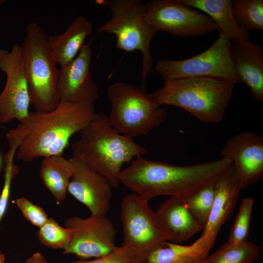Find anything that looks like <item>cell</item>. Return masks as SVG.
<instances>
[{
    "mask_svg": "<svg viewBox=\"0 0 263 263\" xmlns=\"http://www.w3.org/2000/svg\"><path fill=\"white\" fill-rule=\"evenodd\" d=\"M16 203L26 220L38 228L42 226L49 219L41 207L34 204L26 197L17 198Z\"/></svg>",
    "mask_w": 263,
    "mask_h": 263,
    "instance_id": "f1b7e54d",
    "label": "cell"
},
{
    "mask_svg": "<svg viewBox=\"0 0 263 263\" xmlns=\"http://www.w3.org/2000/svg\"><path fill=\"white\" fill-rule=\"evenodd\" d=\"M64 226L72 230L70 243L63 254H74L80 260L103 257L116 246L117 230L106 215L91 214L87 218L73 216L67 218Z\"/></svg>",
    "mask_w": 263,
    "mask_h": 263,
    "instance_id": "8fae6325",
    "label": "cell"
},
{
    "mask_svg": "<svg viewBox=\"0 0 263 263\" xmlns=\"http://www.w3.org/2000/svg\"><path fill=\"white\" fill-rule=\"evenodd\" d=\"M0 163H1V157H0Z\"/></svg>",
    "mask_w": 263,
    "mask_h": 263,
    "instance_id": "836d02e7",
    "label": "cell"
},
{
    "mask_svg": "<svg viewBox=\"0 0 263 263\" xmlns=\"http://www.w3.org/2000/svg\"><path fill=\"white\" fill-rule=\"evenodd\" d=\"M95 114L94 103L59 102L47 112H30L6 134L8 142H20L18 159L31 162L62 155L71 137L87 126Z\"/></svg>",
    "mask_w": 263,
    "mask_h": 263,
    "instance_id": "6da1fadb",
    "label": "cell"
},
{
    "mask_svg": "<svg viewBox=\"0 0 263 263\" xmlns=\"http://www.w3.org/2000/svg\"><path fill=\"white\" fill-rule=\"evenodd\" d=\"M92 57L90 44H84L74 59L60 67L57 81L59 102L94 103L98 98V87L90 71Z\"/></svg>",
    "mask_w": 263,
    "mask_h": 263,
    "instance_id": "5bb4252c",
    "label": "cell"
},
{
    "mask_svg": "<svg viewBox=\"0 0 263 263\" xmlns=\"http://www.w3.org/2000/svg\"><path fill=\"white\" fill-rule=\"evenodd\" d=\"M37 235L44 245L64 250L71 241L72 233L70 228L61 226L55 219L50 218L39 227Z\"/></svg>",
    "mask_w": 263,
    "mask_h": 263,
    "instance_id": "484cf974",
    "label": "cell"
},
{
    "mask_svg": "<svg viewBox=\"0 0 263 263\" xmlns=\"http://www.w3.org/2000/svg\"><path fill=\"white\" fill-rule=\"evenodd\" d=\"M149 24L179 37L200 36L219 30L208 16L181 3L179 0H151L145 4Z\"/></svg>",
    "mask_w": 263,
    "mask_h": 263,
    "instance_id": "30bf717a",
    "label": "cell"
},
{
    "mask_svg": "<svg viewBox=\"0 0 263 263\" xmlns=\"http://www.w3.org/2000/svg\"><path fill=\"white\" fill-rule=\"evenodd\" d=\"M219 32L217 39L199 54L182 60H159L155 70L164 82L187 77L214 78L234 84L241 82L231 61V42Z\"/></svg>",
    "mask_w": 263,
    "mask_h": 263,
    "instance_id": "ba28073f",
    "label": "cell"
},
{
    "mask_svg": "<svg viewBox=\"0 0 263 263\" xmlns=\"http://www.w3.org/2000/svg\"><path fill=\"white\" fill-rule=\"evenodd\" d=\"M182 198L187 209L203 230L207 225L213 203V183L182 196Z\"/></svg>",
    "mask_w": 263,
    "mask_h": 263,
    "instance_id": "cb8c5ba5",
    "label": "cell"
},
{
    "mask_svg": "<svg viewBox=\"0 0 263 263\" xmlns=\"http://www.w3.org/2000/svg\"><path fill=\"white\" fill-rule=\"evenodd\" d=\"M214 198L211 211L200 238L192 244L206 257L209 255L224 224L231 215L242 187L232 163L213 182Z\"/></svg>",
    "mask_w": 263,
    "mask_h": 263,
    "instance_id": "4fadbf2b",
    "label": "cell"
},
{
    "mask_svg": "<svg viewBox=\"0 0 263 263\" xmlns=\"http://www.w3.org/2000/svg\"><path fill=\"white\" fill-rule=\"evenodd\" d=\"M222 158L231 160L241 180L242 189L257 182L263 174V137L244 132L229 138L222 148Z\"/></svg>",
    "mask_w": 263,
    "mask_h": 263,
    "instance_id": "9a60e30c",
    "label": "cell"
},
{
    "mask_svg": "<svg viewBox=\"0 0 263 263\" xmlns=\"http://www.w3.org/2000/svg\"><path fill=\"white\" fill-rule=\"evenodd\" d=\"M107 97L111 107L110 123L126 136L146 135L168 115L166 109L157 104L150 94L132 84L115 82L109 86Z\"/></svg>",
    "mask_w": 263,
    "mask_h": 263,
    "instance_id": "8992f818",
    "label": "cell"
},
{
    "mask_svg": "<svg viewBox=\"0 0 263 263\" xmlns=\"http://www.w3.org/2000/svg\"><path fill=\"white\" fill-rule=\"evenodd\" d=\"M166 245L152 252L145 263H203L207 258L192 244L182 245L167 242Z\"/></svg>",
    "mask_w": 263,
    "mask_h": 263,
    "instance_id": "603a6c76",
    "label": "cell"
},
{
    "mask_svg": "<svg viewBox=\"0 0 263 263\" xmlns=\"http://www.w3.org/2000/svg\"><path fill=\"white\" fill-rule=\"evenodd\" d=\"M232 163L230 159L221 157L213 161L178 166L139 156L122 169L119 180L148 201L159 196H182L213 183Z\"/></svg>",
    "mask_w": 263,
    "mask_h": 263,
    "instance_id": "7a4b0ae2",
    "label": "cell"
},
{
    "mask_svg": "<svg viewBox=\"0 0 263 263\" xmlns=\"http://www.w3.org/2000/svg\"><path fill=\"white\" fill-rule=\"evenodd\" d=\"M5 257L4 255L1 253L0 250V263H5Z\"/></svg>",
    "mask_w": 263,
    "mask_h": 263,
    "instance_id": "1f68e13d",
    "label": "cell"
},
{
    "mask_svg": "<svg viewBox=\"0 0 263 263\" xmlns=\"http://www.w3.org/2000/svg\"><path fill=\"white\" fill-rule=\"evenodd\" d=\"M254 204V200L252 198H244L242 200L227 242L237 244L248 240Z\"/></svg>",
    "mask_w": 263,
    "mask_h": 263,
    "instance_id": "4316f807",
    "label": "cell"
},
{
    "mask_svg": "<svg viewBox=\"0 0 263 263\" xmlns=\"http://www.w3.org/2000/svg\"><path fill=\"white\" fill-rule=\"evenodd\" d=\"M148 202L133 192L125 195L121 202L122 246L140 263H145L152 252L167 245L157 226L155 212Z\"/></svg>",
    "mask_w": 263,
    "mask_h": 263,
    "instance_id": "9c48e42d",
    "label": "cell"
},
{
    "mask_svg": "<svg viewBox=\"0 0 263 263\" xmlns=\"http://www.w3.org/2000/svg\"><path fill=\"white\" fill-rule=\"evenodd\" d=\"M24 263H48V262L42 254L37 252L33 254Z\"/></svg>",
    "mask_w": 263,
    "mask_h": 263,
    "instance_id": "4dcf8cb0",
    "label": "cell"
},
{
    "mask_svg": "<svg viewBox=\"0 0 263 263\" xmlns=\"http://www.w3.org/2000/svg\"><path fill=\"white\" fill-rule=\"evenodd\" d=\"M184 4L203 11L216 23L219 31L231 42L249 40V32L242 28L235 20L231 0H179Z\"/></svg>",
    "mask_w": 263,
    "mask_h": 263,
    "instance_id": "ffe728a7",
    "label": "cell"
},
{
    "mask_svg": "<svg viewBox=\"0 0 263 263\" xmlns=\"http://www.w3.org/2000/svg\"><path fill=\"white\" fill-rule=\"evenodd\" d=\"M80 134L79 139L72 146L73 157L106 177L112 188L120 184L123 165L147 152L132 138L118 132L103 113H95Z\"/></svg>",
    "mask_w": 263,
    "mask_h": 263,
    "instance_id": "3957f363",
    "label": "cell"
},
{
    "mask_svg": "<svg viewBox=\"0 0 263 263\" xmlns=\"http://www.w3.org/2000/svg\"><path fill=\"white\" fill-rule=\"evenodd\" d=\"M157 226L166 242L179 244L201 228L187 209L182 196L169 197L155 212Z\"/></svg>",
    "mask_w": 263,
    "mask_h": 263,
    "instance_id": "e0dca14e",
    "label": "cell"
},
{
    "mask_svg": "<svg viewBox=\"0 0 263 263\" xmlns=\"http://www.w3.org/2000/svg\"><path fill=\"white\" fill-rule=\"evenodd\" d=\"M73 175V168L70 159L62 155L44 158L41 162L40 179L57 204L65 199Z\"/></svg>",
    "mask_w": 263,
    "mask_h": 263,
    "instance_id": "44dd1931",
    "label": "cell"
},
{
    "mask_svg": "<svg viewBox=\"0 0 263 263\" xmlns=\"http://www.w3.org/2000/svg\"><path fill=\"white\" fill-rule=\"evenodd\" d=\"M73 175L67 191L85 206L91 214L106 215L112 197V187L106 177L95 171L81 160L70 158Z\"/></svg>",
    "mask_w": 263,
    "mask_h": 263,
    "instance_id": "2e32d148",
    "label": "cell"
},
{
    "mask_svg": "<svg viewBox=\"0 0 263 263\" xmlns=\"http://www.w3.org/2000/svg\"><path fill=\"white\" fill-rule=\"evenodd\" d=\"M0 69L6 75L0 94L1 124L14 120L19 122L28 116L31 104L21 45L16 43L10 51L0 49Z\"/></svg>",
    "mask_w": 263,
    "mask_h": 263,
    "instance_id": "7c38bea8",
    "label": "cell"
},
{
    "mask_svg": "<svg viewBox=\"0 0 263 263\" xmlns=\"http://www.w3.org/2000/svg\"><path fill=\"white\" fill-rule=\"evenodd\" d=\"M261 248L248 240L237 244L225 242L203 263H254L259 261Z\"/></svg>",
    "mask_w": 263,
    "mask_h": 263,
    "instance_id": "7402d4cb",
    "label": "cell"
},
{
    "mask_svg": "<svg viewBox=\"0 0 263 263\" xmlns=\"http://www.w3.org/2000/svg\"><path fill=\"white\" fill-rule=\"evenodd\" d=\"M19 143L18 141L8 143L9 149L4 156V182L0 195V223L7 209L12 181L19 171L14 163V157Z\"/></svg>",
    "mask_w": 263,
    "mask_h": 263,
    "instance_id": "83f0119b",
    "label": "cell"
},
{
    "mask_svg": "<svg viewBox=\"0 0 263 263\" xmlns=\"http://www.w3.org/2000/svg\"><path fill=\"white\" fill-rule=\"evenodd\" d=\"M71 263H140L133 254L123 246H116L107 255L91 261L80 260Z\"/></svg>",
    "mask_w": 263,
    "mask_h": 263,
    "instance_id": "f546056e",
    "label": "cell"
},
{
    "mask_svg": "<svg viewBox=\"0 0 263 263\" xmlns=\"http://www.w3.org/2000/svg\"><path fill=\"white\" fill-rule=\"evenodd\" d=\"M1 124V120H0V125Z\"/></svg>",
    "mask_w": 263,
    "mask_h": 263,
    "instance_id": "e575fe53",
    "label": "cell"
},
{
    "mask_svg": "<svg viewBox=\"0 0 263 263\" xmlns=\"http://www.w3.org/2000/svg\"><path fill=\"white\" fill-rule=\"evenodd\" d=\"M47 37L38 24L29 23L21 45L30 103L37 112H47L59 104L57 81L59 69Z\"/></svg>",
    "mask_w": 263,
    "mask_h": 263,
    "instance_id": "5b68a950",
    "label": "cell"
},
{
    "mask_svg": "<svg viewBox=\"0 0 263 263\" xmlns=\"http://www.w3.org/2000/svg\"><path fill=\"white\" fill-rule=\"evenodd\" d=\"M4 0H0V7L2 5V4L4 3Z\"/></svg>",
    "mask_w": 263,
    "mask_h": 263,
    "instance_id": "d6a6232c",
    "label": "cell"
},
{
    "mask_svg": "<svg viewBox=\"0 0 263 263\" xmlns=\"http://www.w3.org/2000/svg\"><path fill=\"white\" fill-rule=\"evenodd\" d=\"M232 9L235 20L248 32L263 30V0H232Z\"/></svg>",
    "mask_w": 263,
    "mask_h": 263,
    "instance_id": "d4e9b609",
    "label": "cell"
},
{
    "mask_svg": "<svg viewBox=\"0 0 263 263\" xmlns=\"http://www.w3.org/2000/svg\"><path fill=\"white\" fill-rule=\"evenodd\" d=\"M96 3L110 9L111 18L98 27V33L114 35L116 47L125 52L138 51L142 54V86L153 65L150 52L152 39L158 32L148 23L145 4L140 0H102Z\"/></svg>",
    "mask_w": 263,
    "mask_h": 263,
    "instance_id": "52a82bcc",
    "label": "cell"
},
{
    "mask_svg": "<svg viewBox=\"0 0 263 263\" xmlns=\"http://www.w3.org/2000/svg\"><path fill=\"white\" fill-rule=\"evenodd\" d=\"M235 84L210 77H187L164 82L150 94L159 105L182 108L200 121L221 122L230 101Z\"/></svg>",
    "mask_w": 263,
    "mask_h": 263,
    "instance_id": "277c9868",
    "label": "cell"
},
{
    "mask_svg": "<svg viewBox=\"0 0 263 263\" xmlns=\"http://www.w3.org/2000/svg\"><path fill=\"white\" fill-rule=\"evenodd\" d=\"M93 32V26L82 16L76 17L61 34L47 38L49 47L60 67L74 59Z\"/></svg>",
    "mask_w": 263,
    "mask_h": 263,
    "instance_id": "d6986e66",
    "label": "cell"
},
{
    "mask_svg": "<svg viewBox=\"0 0 263 263\" xmlns=\"http://www.w3.org/2000/svg\"><path fill=\"white\" fill-rule=\"evenodd\" d=\"M230 56L233 66L241 82L248 87L254 100L263 101V48L255 42H231Z\"/></svg>",
    "mask_w": 263,
    "mask_h": 263,
    "instance_id": "ac0fdd59",
    "label": "cell"
}]
</instances>
